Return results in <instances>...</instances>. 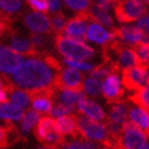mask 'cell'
<instances>
[{
    "label": "cell",
    "instance_id": "6da1fadb",
    "mask_svg": "<svg viewBox=\"0 0 149 149\" xmlns=\"http://www.w3.org/2000/svg\"><path fill=\"white\" fill-rule=\"evenodd\" d=\"M62 68L59 59L47 52H42L23 61L10 78L4 77V79L26 91L56 88V79Z\"/></svg>",
    "mask_w": 149,
    "mask_h": 149
},
{
    "label": "cell",
    "instance_id": "7a4b0ae2",
    "mask_svg": "<svg viewBox=\"0 0 149 149\" xmlns=\"http://www.w3.org/2000/svg\"><path fill=\"white\" fill-rule=\"evenodd\" d=\"M55 47L65 59H73V61H85L95 57L96 50L88 46L84 41L73 39L63 34H57L55 36Z\"/></svg>",
    "mask_w": 149,
    "mask_h": 149
},
{
    "label": "cell",
    "instance_id": "3957f363",
    "mask_svg": "<svg viewBox=\"0 0 149 149\" xmlns=\"http://www.w3.org/2000/svg\"><path fill=\"white\" fill-rule=\"evenodd\" d=\"M148 141V135L137 125L127 120L123 124L119 138L109 142V149H138Z\"/></svg>",
    "mask_w": 149,
    "mask_h": 149
},
{
    "label": "cell",
    "instance_id": "277c9868",
    "mask_svg": "<svg viewBox=\"0 0 149 149\" xmlns=\"http://www.w3.org/2000/svg\"><path fill=\"white\" fill-rule=\"evenodd\" d=\"M34 136L44 146L61 148L65 142L64 136L57 129L56 120L51 116H44L39 119L34 129Z\"/></svg>",
    "mask_w": 149,
    "mask_h": 149
},
{
    "label": "cell",
    "instance_id": "5b68a950",
    "mask_svg": "<svg viewBox=\"0 0 149 149\" xmlns=\"http://www.w3.org/2000/svg\"><path fill=\"white\" fill-rule=\"evenodd\" d=\"M75 119H77V125L80 137L103 144L109 141V135L106 124L92 120V119L81 113L77 114Z\"/></svg>",
    "mask_w": 149,
    "mask_h": 149
},
{
    "label": "cell",
    "instance_id": "8992f818",
    "mask_svg": "<svg viewBox=\"0 0 149 149\" xmlns=\"http://www.w3.org/2000/svg\"><path fill=\"white\" fill-rule=\"evenodd\" d=\"M114 13L120 23H131L147 13V6L143 0H116Z\"/></svg>",
    "mask_w": 149,
    "mask_h": 149
},
{
    "label": "cell",
    "instance_id": "52a82bcc",
    "mask_svg": "<svg viewBox=\"0 0 149 149\" xmlns=\"http://www.w3.org/2000/svg\"><path fill=\"white\" fill-rule=\"evenodd\" d=\"M123 79L121 83L125 88L130 91H136L149 84V68L144 65H136L132 68L121 70Z\"/></svg>",
    "mask_w": 149,
    "mask_h": 149
},
{
    "label": "cell",
    "instance_id": "ba28073f",
    "mask_svg": "<svg viewBox=\"0 0 149 149\" xmlns=\"http://www.w3.org/2000/svg\"><path fill=\"white\" fill-rule=\"evenodd\" d=\"M88 22H93L88 15L87 10L83 12H78L73 18L68 19L67 24L63 29V32L65 36H69L73 39H78V40H86V35H87V29H88Z\"/></svg>",
    "mask_w": 149,
    "mask_h": 149
},
{
    "label": "cell",
    "instance_id": "9c48e42d",
    "mask_svg": "<svg viewBox=\"0 0 149 149\" xmlns=\"http://www.w3.org/2000/svg\"><path fill=\"white\" fill-rule=\"evenodd\" d=\"M23 55L6 45H0V74L10 77L18 67L23 63Z\"/></svg>",
    "mask_w": 149,
    "mask_h": 149
},
{
    "label": "cell",
    "instance_id": "30bf717a",
    "mask_svg": "<svg viewBox=\"0 0 149 149\" xmlns=\"http://www.w3.org/2000/svg\"><path fill=\"white\" fill-rule=\"evenodd\" d=\"M84 75L75 68H62L56 79V88L83 90Z\"/></svg>",
    "mask_w": 149,
    "mask_h": 149
},
{
    "label": "cell",
    "instance_id": "8fae6325",
    "mask_svg": "<svg viewBox=\"0 0 149 149\" xmlns=\"http://www.w3.org/2000/svg\"><path fill=\"white\" fill-rule=\"evenodd\" d=\"M102 95L110 104L123 101L124 86L118 73H111L107 78H104V81L102 83Z\"/></svg>",
    "mask_w": 149,
    "mask_h": 149
},
{
    "label": "cell",
    "instance_id": "7c38bea8",
    "mask_svg": "<svg viewBox=\"0 0 149 149\" xmlns=\"http://www.w3.org/2000/svg\"><path fill=\"white\" fill-rule=\"evenodd\" d=\"M23 23L33 33L47 35L51 33L50 18L42 12H27L23 16Z\"/></svg>",
    "mask_w": 149,
    "mask_h": 149
},
{
    "label": "cell",
    "instance_id": "4fadbf2b",
    "mask_svg": "<svg viewBox=\"0 0 149 149\" xmlns=\"http://www.w3.org/2000/svg\"><path fill=\"white\" fill-rule=\"evenodd\" d=\"M86 39L92 42L100 44L102 46H106L108 44H110L111 41L116 40V36L114 34V31L109 32L103 26L96 23V22H91V23L88 24Z\"/></svg>",
    "mask_w": 149,
    "mask_h": 149
},
{
    "label": "cell",
    "instance_id": "5bb4252c",
    "mask_svg": "<svg viewBox=\"0 0 149 149\" xmlns=\"http://www.w3.org/2000/svg\"><path fill=\"white\" fill-rule=\"evenodd\" d=\"M77 109L79 113L84 114L96 121H106L107 119L106 111H104V109L100 104L92 100H87L86 97L83 98L77 104Z\"/></svg>",
    "mask_w": 149,
    "mask_h": 149
},
{
    "label": "cell",
    "instance_id": "9a60e30c",
    "mask_svg": "<svg viewBox=\"0 0 149 149\" xmlns=\"http://www.w3.org/2000/svg\"><path fill=\"white\" fill-rule=\"evenodd\" d=\"M113 31L116 40L125 45H137L143 34V31L137 26H123L120 28H114Z\"/></svg>",
    "mask_w": 149,
    "mask_h": 149
},
{
    "label": "cell",
    "instance_id": "2e32d148",
    "mask_svg": "<svg viewBox=\"0 0 149 149\" xmlns=\"http://www.w3.org/2000/svg\"><path fill=\"white\" fill-rule=\"evenodd\" d=\"M86 97V93L83 90H69V88H57L55 92V97L57 102L67 104V106L75 107L77 104Z\"/></svg>",
    "mask_w": 149,
    "mask_h": 149
},
{
    "label": "cell",
    "instance_id": "e0dca14e",
    "mask_svg": "<svg viewBox=\"0 0 149 149\" xmlns=\"http://www.w3.org/2000/svg\"><path fill=\"white\" fill-rule=\"evenodd\" d=\"M9 38H10V47L13 49L16 52H18V54L23 55V56H28V57H33V56H36L40 54V52H38L34 49L32 42L26 38L17 36L15 33L11 34Z\"/></svg>",
    "mask_w": 149,
    "mask_h": 149
},
{
    "label": "cell",
    "instance_id": "ac0fdd59",
    "mask_svg": "<svg viewBox=\"0 0 149 149\" xmlns=\"http://www.w3.org/2000/svg\"><path fill=\"white\" fill-rule=\"evenodd\" d=\"M56 125L58 131L62 133L63 136H72L74 138L79 137V131H78V125H77V119L75 115H62L58 116L56 120Z\"/></svg>",
    "mask_w": 149,
    "mask_h": 149
},
{
    "label": "cell",
    "instance_id": "d6986e66",
    "mask_svg": "<svg viewBox=\"0 0 149 149\" xmlns=\"http://www.w3.org/2000/svg\"><path fill=\"white\" fill-rule=\"evenodd\" d=\"M129 119L149 136V110L135 106L129 108Z\"/></svg>",
    "mask_w": 149,
    "mask_h": 149
},
{
    "label": "cell",
    "instance_id": "ffe728a7",
    "mask_svg": "<svg viewBox=\"0 0 149 149\" xmlns=\"http://www.w3.org/2000/svg\"><path fill=\"white\" fill-rule=\"evenodd\" d=\"M24 115V111L21 107L13 103H0V119L4 121H21Z\"/></svg>",
    "mask_w": 149,
    "mask_h": 149
},
{
    "label": "cell",
    "instance_id": "44dd1931",
    "mask_svg": "<svg viewBox=\"0 0 149 149\" xmlns=\"http://www.w3.org/2000/svg\"><path fill=\"white\" fill-rule=\"evenodd\" d=\"M127 118H129V106L126 103L120 101L110 104L109 116L107 118L108 120L123 125L125 121H127Z\"/></svg>",
    "mask_w": 149,
    "mask_h": 149
},
{
    "label": "cell",
    "instance_id": "7402d4cb",
    "mask_svg": "<svg viewBox=\"0 0 149 149\" xmlns=\"http://www.w3.org/2000/svg\"><path fill=\"white\" fill-rule=\"evenodd\" d=\"M23 7V0H0V18L13 19Z\"/></svg>",
    "mask_w": 149,
    "mask_h": 149
},
{
    "label": "cell",
    "instance_id": "603a6c76",
    "mask_svg": "<svg viewBox=\"0 0 149 149\" xmlns=\"http://www.w3.org/2000/svg\"><path fill=\"white\" fill-rule=\"evenodd\" d=\"M87 12H88V15H90V17L93 22H96V23H98L103 27L114 29V19L109 15L108 11L102 10L96 5H92V6L88 7Z\"/></svg>",
    "mask_w": 149,
    "mask_h": 149
},
{
    "label": "cell",
    "instance_id": "cb8c5ba5",
    "mask_svg": "<svg viewBox=\"0 0 149 149\" xmlns=\"http://www.w3.org/2000/svg\"><path fill=\"white\" fill-rule=\"evenodd\" d=\"M39 119H40V113H38V111H35V110H27L21 120V126H19L21 133L27 135V133L34 127V125H36V123L39 121Z\"/></svg>",
    "mask_w": 149,
    "mask_h": 149
},
{
    "label": "cell",
    "instance_id": "d4e9b609",
    "mask_svg": "<svg viewBox=\"0 0 149 149\" xmlns=\"http://www.w3.org/2000/svg\"><path fill=\"white\" fill-rule=\"evenodd\" d=\"M130 101L135 103L136 106H139L147 110H149V84L133 91V93L130 96Z\"/></svg>",
    "mask_w": 149,
    "mask_h": 149
},
{
    "label": "cell",
    "instance_id": "484cf974",
    "mask_svg": "<svg viewBox=\"0 0 149 149\" xmlns=\"http://www.w3.org/2000/svg\"><path fill=\"white\" fill-rule=\"evenodd\" d=\"M83 91L92 97H97L102 93V81L100 79H96L92 77H88L84 80Z\"/></svg>",
    "mask_w": 149,
    "mask_h": 149
},
{
    "label": "cell",
    "instance_id": "4316f807",
    "mask_svg": "<svg viewBox=\"0 0 149 149\" xmlns=\"http://www.w3.org/2000/svg\"><path fill=\"white\" fill-rule=\"evenodd\" d=\"M29 40H31L34 49L38 52H40V54L46 52V50L50 46V39H49L47 34L42 35L40 33H32L29 35Z\"/></svg>",
    "mask_w": 149,
    "mask_h": 149
},
{
    "label": "cell",
    "instance_id": "83f0119b",
    "mask_svg": "<svg viewBox=\"0 0 149 149\" xmlns=\"http://www.w3.org/2000/svg\"><path fill=\"white\" fill-rule=\"evenodd\" d=\"M67 16L62 12H56L51 16L50 18V23H51V33H54L55 35L61 34L63 32V29L67 24Z\"/></svg>",
    "mask_w": 149,
    "mask_h": 149
},
{
    "label": "cell",
    "instance_id": "f1b7e54d",
    "mask_svg": "<svg viewBox=\"0 0 149 149\" xmlns=\"http://www.w3.org/2000/svg\"><path fill=\"white\" fill-rule=\"evenodd\" d=\"M74 111H75V107L67 106V104L56 102L50 111V115H51V118H58L62 115H68L70 113H74Z\"/></svg>",
    "mask_w": 149,
    "mask_h": 149
},
{
    "label": "cell",
    "instance_id": "f546056e",
    "mask_svg": "<svg viewBox=\"0 0 149 149\" xmlns=\"http://www.w3.org/2000/svg\"><path fill=\"white\" fill-rule=\"evenodd\" d=\"M67 7L77 12H83L88 10L91 6V0H63Z\"/></svg>",
    "mask_w": 149,
    "mask_h": 149
},
{
    "label": "cell",
    "instance_id": "4dcf8cb0",
    "mask_svg": "<svg viewBox=\"0 0 149 149\" xmlns=\"http://www.w3.org/2000/svg\"><path fill=\"white\" fill-rule=\"evenodd\" d=\"M135 51L139 58V62L142 65L149 68V45H143V44H137Z\"/></svg>",
    "mask_w": 149,
    "mask_h": 149
},
{
    "label": "cell",
    "instance_id": "1f68e13d",
    "mask_svg": "<svg viewBox=\"0 0 149 149\" xmlns=\"http://www.w3.org/2000/svg\"><path fill=\"white\" fill-rule=\"evenodd\" d=\"M64 63L70 67V68H75L79 70H84V72H91L95 65L91 63H87L84 61H73V59H64Z\"/></svg>",
    "mask_w": 149,
    "mask_h": 149
},
{
    "label": "cell",
    "instance_id": "d6a6232c",
    "mask_svg": "<svg viewBox=\"0 0 149 149\" xmlns=\"http://www.w3.org/2000/svg\"><path fill=\"white\" fill-rule=\"evenodd\" d=\"M26 3L34 11H39V12H42V13L49 11L47 0H26Z\"/></svg>",
    "mask_w": 149,
    "mask_h": 149
},
{
    "label": "cell",
    "instance_id": "836d02e7",
    "mask_svg": "<svg viewBox=\"0 0 149 149\" xmlns=\"http://www.w3.org/2000/svg\"><path fill=\"white\" fill-rule=\"evenodd\" d=\"M11 24H12V21L0 18V39L4 38V36H10L11 34H13Z\"/></svg>",
    "mask_w": 149,
    "mask_h": 149
},
{
    "label": "cell",
    "instance_id": "e575fe53",
    "mask_svg": "<svg viewBox=\"0 0 149 149\" xmlns=\"http://www.w3.org/2000/svg\"><path fill=\"white\" fill-rule=\"evenodd\" d=\"M10 133L5 126L0 125V149H5L10 146Z\"/></svg>",
    "mask_w": 149,
    "mask_h": 149
},
{
    "label": "cell",
    "instance_id": "d590c367",
    "mask_svg": "<svg viewBox=\"0 0 149 149\" xmlns=\"http://www.w3.org/2000/svg\"><path fill=\"white\" fill-rule=\"evenodd\" d=\"M136 26L143 32H149V13H144L142 17L136 21Z\"/></svg>",
    "mask_w": 149,
    "mask_h": 149
},
{
    "label": "cell",
    "instance_id": "8d00e7d4",
    "mask_svg": "<svg viewBox=\"0 0 149 149\" xmlns=\"http://www.w3.org/2000/svg\"><path fill=\"white\" fill-rule=\"evenodd\" d=\"M115 3H116V0H95V5L106 11L110 10L111 7H114Z\"/></svg>",
    "mask_w": 149,
    "mask_h": 149
},
{
    "label": "cell",
    "instance_id": "74e56055",
    "mask_svg": "<svg viewBox=\"0 0 149 149\" xmlns=\"http://www.w3.org/2000/svg\"><path fill=\"white\" fill-rule=\"evenodd\" d=\"M81 141H83V137L81 138H74L70 142H64L63 146L59 149H81Z\"/></svg>",
    "mask_w": 149,
    "mask_h": 149
},
{
    "label": "cell",
    "instance_id": "f35d334b",
    "mask_svg": "<svg viewBox=\"0 0 149 149\" xmlns=\"http://www.w3.org/2000/svg\"><path fill=\"white\" fill-rule=\"evenodd\" d=\"M47 4H49V10L52 13L59 12L62 9V0H47Z\"/></svg>",
    "mask_w": 149,
    "mask_h": 149
},
{
    "label": "cell",
    "instance_id": "ab89813d",
    "mask_svg": "<svg viewBox=\"0 0 149 149\" xmlns=\"http://www.w3.org/2000/svg\"><path fill=\"white\" fill-rule=\"evenodd\" d=\"M7 90L4 88H0V103H5V102H9V96H7Z\"/></svg>",
    "mask_w": 149,
    "mask_h": 149
},
{
    "label": "cell",
    "instance_id": "60d3db41",
    "mask_svg": "<svg viewBox=\"0 0 149 149\" xmlns=\"http://www.w3.org/2000/svg\"><path fill=\"white\" fill-rule=\"evenodd\" d=\"M139 44H143V45H149V32H143Z\"/></svg>",
    "mask_w": 149,
    "mask_h": 149
},
{
    "label": "cell",
    "instance_id": "b9f144b4",
    "mask_svg": "<svg viewBox=\"0 0 149 149\" xmlns=\"http://www.w3.org/2000/svg\"><path fill=\"white\" fill-rule=\"evenodd\" d=\"M36 149H59L57 147H54V146H42V147H39Z\"/></svg>",
    "mask_w": 149,
    "mask_h": 149
},
{
    "label": "cell",
    "instance_id": "7bdbcfd3",
    "mask_svg": "<svg viewBox=\"0 0 149 149\" xmlns=\"http://www.w3.org/2000/svg\"><path fill=\"white\" fill-rule=\"evenodd\" d=\"M138 149H149V141H147V142L143 146H141Z\"/></svg>",
    "mask_w": 149,
    "mask_h": 149
},
{
    "label": "cell",
    "instance_id": "ee69618b",
    "mask_svg": "<svg viewBox=\"0 0 149 149\" xmlns=\"http://www.w3.org/2000/svg\"><path fill=\"white\" fill-rule=\"evenodd\" d=\"M5 85H6L5 80H3L1 78H0V88H4V87H5Z\"/></svg>",
    "mask_w": 149,
    "mask_h": 149
},
{
    "label": "cell",
    "instance_id": "f6af8a7d",
    "mask_svg": "<svg viewBox=\"0 0 149 149\" xmlns=\"http://www.w3.org/2000/svg\"><path fill=\"white\" fill-rule=\"evenodd\" d=\"M144 3H147V4H149V0H143Z\"/></svg>",
    "mask_w": 149,
    "mask_h": 149
},
{
    "label": "cell",
    "instance_id": "bcb514c9",
    "mask_svg": "<svg viewBox=\"0 0 149 149\" xmlns=\"http://www.w3.org/2000/svg\"><path fill=\"white\" fill-rule=\"evenodd\" d=\"M106 149H108V148H106Z\"/></svg>",
    "mask_w": 149,
    "mask_h": 149
}]
</instances>
